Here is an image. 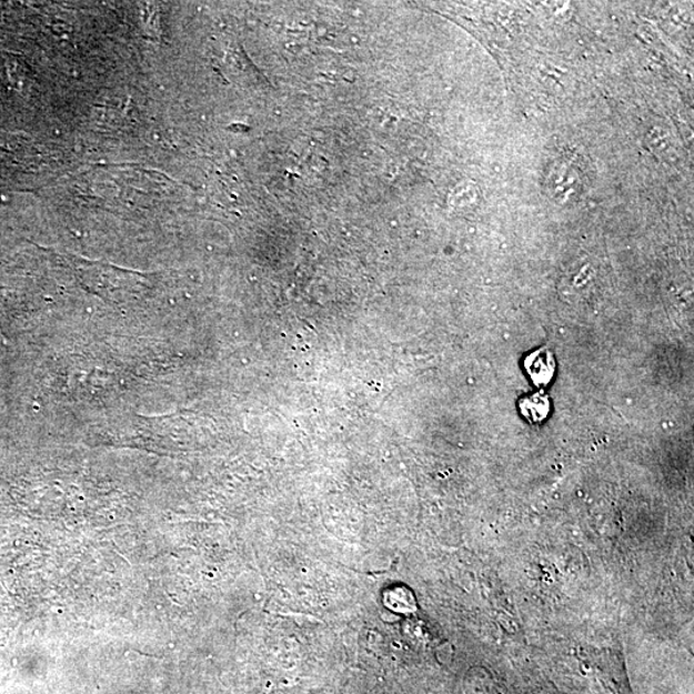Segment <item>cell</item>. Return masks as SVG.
Wrapping results in <instances>:
<instances>
[{"label": "cell", "mask_w": 694, "mask_h": 694, "mask_svg": "<svg viewBox=\"0 0 694 694\" xmlns=\"http://www.w3.org/2000/svg\"><path fill=\"white\" fill-rule=\"evenodd\" d=\"M524 369L536 388L549 386L555 374V359L551 349L543 346L533 351L525 358Z\"/></svg>", "instance_id": "6da1fadb"}, {"label": "cell", "mask_w": 694, "mask_h": 694, "mask_svg": "<svg viewBox=\"0 0 694 694\" xmlns=\"http://www.w3.org/2000/svg\"><path fill=\"white\" fill-rule=\"evenodd\" d=\"M519 411L527 422L542 423L551 413V400L543 391L524 396L520 400Z\"/></svg>", "instance_id": "7a4b0ae2"}]
</instances>
